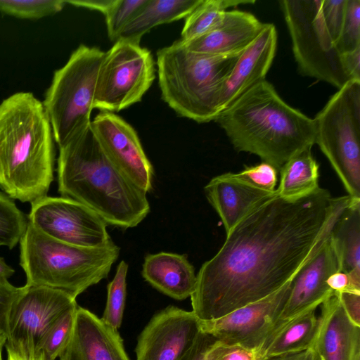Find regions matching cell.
I'll use <instances>...</instances> for the list:
<instances>
[{
	"label": "cell",
	"mask_w": 360,
	"mask_h": 360,
	"mask_svg": "<svg viewBox=\"0 0 360 360\" xmlns=\"http://www.w3.org/2000/svg\"><path fill=\"white\" fill-rule=\"evenodd\" d=\"M254 3L250 0H202L186 18L180 40L187 42L213 30L222 20L226 8Z\"/></svg>",
	"instance_id": "obj_27"
},
{
	"label": "cell",
	"mask_w": 360,
	"mask_h": 360,
	"mask_svg": "<svg viewBox=\"0 0 360 360\" xmlns=\"http://www.w3.org/2000/svg\"><path fill=\"white\" fill-rule=\"evenodd\" d=\"M356 360H360V357H359V358H358Z\"/></svg>",
	"instance_id": "obj_46"
},
{
	"label": "cell",
	"mask_w": 360,
	"mask_h": 360,
	"mask_svg": "<svg viewBox=\"0 0 360 360\" xmlns=\"http://www.w3.org/2000/svg\"><path fill=\"white\" fill-rule=\"evenodd\" d=\"M277 32L273 24L264 23L257 37L242 52L221 89L218 114L248 89L265 79L273 62Z\"/></svg>",
	"instance_id": "obj_20"
},
{
	"label": "cell",
	"mask_w": 360,
	"mask_h": 360,
	"mask_svg": "<svg viewBox=\"0 0 360 360\" xmlns=\"http://www.w3.org/2000/svg\"><path fill=\"white\" fill-rule=\"evenodd\" d=\"M19 243L27 285L60 290L75 298L108 277L120 252L113 241L98 248L63 243L29 222Z\"/></svg>",
	"instance_id": "obj_6"
},
{
	"label": "cell",
	"mask_w": 360,
	"mask_h": 360,
	"mask_svg": "<svg viewBox=\"0 0 360 360\" xmlns=\"http://www.w3.org/2000/svg\"><path fill=\"white\" fill-rule=\"evenodd\" d=\"M58 146L57 175L62 197L75 200L122 229L139 224L150 212L146 193L108 160L89 125Z\"/></svg>",
	"instance_id": "obj_2"
},
{
	"label": "cell",
	"mask_w": 360,
	"mask_h": 360,
	"mask_svg": "<svg viewBox=\"0 0 360 360\" xmlns=\"http://www.w3.org/2000/svg\"><path fill=\"white\" fill-rule=\"evenodd\" d=\"M148 0H113L106 13L108 37L117 41L124 27L131 20Z\"/></svg>",
	"instance_id": "obj_33"
},
{
	"label": "cell",
	"mask_w": 360,
	"mask_h": 360,
	"mask_svg": "<svg viewBox=\"0 0 360 360\" xmlns=\"http://www.w3.org/2000/svg\"><path fill=\"white\" fill-rule=\"evenodd\" d=\"M243 51L200 53L187 49L180 39L159 49L156 63L162 100L181 117L198 123L214 121L223 85Z\"/></svg>",
	"instance_id": "obj_5"
},
{
	"label": "cell",
	"mask_w": 360,
	"mask_h": 360,
	"mask_svg": "<svg viewBox=\"0 0 360 360\" xmlns=\"http://www.w3.org/2000/svg\"><path fill=\"white\" fill-rule=\"evenodd\" d=\"M92 131L112 164L136 186L153 189V168L134 129L114 112L101 111L91 122Z\"/></svg>",
	"instance_id": "obj_14"
},
{
	"label": "cell",
	"mask_w": 360,
	"mask_h": 360,
	"mask_svg": "<svg viewBox=\"0 0 360 360\" xmlns=\"http://www.w3.org/2000/svg\"><path fill=\"white\" fill-rule=\"evenodd\" d=\"M343 200L319 187L297 200L277 194L252 210L200 269L193 312L210 321L277 291L314 253Z\"/></svg>",
	"instance_id": "obj_1"
},
{
	"label": "cell",
	"mask_w": 360,
	"mask_h": 360,
	"mask_svg": "<svg viewBox=\"0 0 360 360\" xmlns=\"http://www.w3.org/2000/svg\"><path fill=\"white\" fill-rule=\"evenodd\" d=\"M321 306L311 346L318 360H356L360 357V326L347 316L338 293L333 292Z\"/></svg>",
	"instance_id": "obj_18"
},
{
	"label": "cell",
	"mask_w": 360,
	"mask_h": 360,
	"mask_svg": "<svg viewBox=\"0 0 360 360\" xmlns=\"http://www.w3.org/2000/svg\"><path fill=\"white\" fill-rule=\"evenodd\" d=\"M206 198L219 215L228 233L257 207L276 195L277 191L260 188L238 173L213 177L204 188Z\"/></svg>",
	"instance_id": "obj_19"
},
{
	"label": "cell",
	"mask_w": 360,
	"mask_h": 360,
	"mask_svg": "<svg viewBox=\"0 0 360 360\" xmlns=\"http://www.w3.org/2000/svg\"><path fill=\"white\" fill-rule=\"evenodd\" d=\"M54 138L43 103L31 92L0 103V188L13 200L32 203L53 180Z\"/></svg>",
	"instance_id": "obj_3"
},
{
	"label": "cell",
	"mask_w": 360,
	"mask_h": 360,
	"mask_svg": "<svg viewBox=\"0 0 360 360\" xmlns=\"http://www.w3.org/2000/svg\"><path fill=\"white\" fill-rule=\"evenodd\" d=\"M321 0L280 1L300 72L338 89L352 80L323 19Z\"/></svg>",
	"instance_id": "obj_9"
},
{
	"label": "cell",
	"mask_w": 360,
	"mask_h": 360,
	"mask_svg": "<svg viewBox=\"0 0 360 360\" xmlns=\"http://www.w3.org/2000/svg\"><path fill=\"white\" fill-rule=\"evenodd\" d=\"M345 69L352 80H360V48L342 54Z\"/></svg>",
	"instance_id": "obj_39"
},
{
	"label": "cell",
	"mask_w": 360,
	"mask_h": 360,
	"mask_svg": "<svg viewBox=\"0 0 360 360\" xmlns=\"http://www.w3.org/2000/svg\"><path fill=\"white\" fill-rule=\"evenodd\" d=\"M329 237L338 257L340 271H360V199L352 198L338 213Z\"/></svg>",
	"instance_id": "obj_24"
},
{
	"label": "cell",
	"mask_w": 360,
	"mask_h": 360,
	"mask_svg": "<svg viewBox=\"0 0 360 360\" xmlns=\"http://www.w3.org/2000/svg\"><path fill=\"white\" fill-rule=\"evenodd\" d=\"M264 23L254 15L238 10L226 11L219 24L209 32L187 42L189 51L224 55L244 51L259 34Z\"/></svg>",
	"instance_id": "obj_21"
},
{
	"label": "cell",
	"mask_w": 360,
	"mask_h": 360,
	"mask_svg": "<svg viewBox=\"0 0 360 360\" xmlns=\"http://www.w3.org/2000/svg\"><path fill=\"white\" fill-rule=\"evenodd\" d=\"M156 69L150 51L118 39L106 52L96 86L94 109L119 112L139 102L151 86Z\"/></svg>",
	"instance_id": "obj_10"
},
{
	"label": "cell",
	"mask_w": 360,
	"mask_h": 360,
	"mask_svg": "<svg viewBox=\"0 0 360 360\" xmlns=\"http://www.w3.org/2000/svg\"><path fill=\"white\" fill-rule=\"evenodd\" d=\"M317 308L314 306L292 318L278 321L255 349L257 360H268L309 348L318 326Z\"/></svg>",
	"instance_id": "obj_23"
},
{
	"label": "cell",
	"mask_w": 360,
	"mask_h": 360,
	"mask_svg": "<svg viewBox=\"0 0 360 360\" xmlns=\"http://www.w3.org/2000/svg\"><path fill=\"white\" fill-rule=\"evenodd\" d=\"M59 360H130L117 329L77 306L72 333Z\"/></svg>",
	"instance_id": "obj_17"
},
{
	"label": "cell",
	"mask_w": 360,
	"mask_h": 360,
	"mask_svg": "<svg viewBox=\"0 0 360 360\" xmlns=\"http://www.w3.org/2000/svg\"><path fill=\"white\" fill-rule=\"evenodd\" d=\"M104 55L99 48L81 44L54 72L42 103L58 145L90 124Z\"/></svg>",
	"instance_id": "obj_7"
},
{
	"label": "cell",
	"mask_w": 360,
	"mask_h": 360,
	"mask_svg": "<svg viewBox=\"0 0 360 360\" xmlns=\"http://www.w3.org/2000/svg\"><path fill=\"white\" fill-rule=\"evenodd\" d=\"M15 273L14 269L8 265L4 259L0 257V286H8V278Z\"/></svg>",
	"instance_id": "obj_44"
},
{
	"label": "cell",
	"mask_w": 360,
	"mask_h": 360,
	"mask_svg": "<svg viewBox=\"0 0 360 360\" xmlns=\"http://www.w3.org/2000/svg\"><path fill=\"white\" fill-rule=\"evenodd\" d=\"M216 340L202 330L192 347L179 360H205L207 349Z\"/></svg>",
	"instance_id": "obj_38"
},
{
	"label": "cell",
	"mask_w": 360,
	"mask_h": 360,
	"mask_svg": "<svg viewBox=\"0 0 360 360\" xmlns=\"http://www.w3.org/2000/svg\"><path fill=\"white\" fill-rule=\"evenodd\" d=\"M77 304L68 310L53 325L41 345V350L51 360H56L70 337Z\"/></svg>",
	"instance_id": "obj_32"
},
{
	"label": "cell",
	"mask_w": 360,
	"mask_h": 360,
	"mask_svg": "<svg viewBox=\"0 0 360 360\" xmlns=\"http://www.w3.org/2000/svg\"><path fill=\"white\" fill-rule=\"evenodd\" d=\"M319 165L307 148L288 160L279 169L278 195L297 200L314 192L319 186Z\"/></svg>",
	"instance_id": "obj_26"
},
{
	"label": "cell",
	"mask_w": 360,
	"mask_h": 360,
	"mask_svg": "<svg viewBox=\"0 0 360 360\" xmlns=\"http://www.w3.org/2000/svg\"><path fill=\"white\" fill-rule=\"evenodd\" d=\"M128 264L122 260L117 266L113 279L107 286L106 305L101 318L113 328L122 324L127 296Z\"/></svg>",
	"instance_id": "obj_29"
},
{
	"label": "cell",
	"mask_w": 360,
	"mask_h": 360,
	"mask_svg": "<svg viewBox=\"0 0 360 360\" xmlns=\"http://www.w3.org/2000/svg\"><path fill=\"white\" fill-rule=\"evenodd\" d=\"M6 348L7 360H51L41 350L32 352H21Z\"/></svg>",
	"instance_id": "obj_42"
},
{
	"label": "cell",
	"mask_w": 360,
	"mask_h": 360,
	"mask_svg": "<svg viewBox=\"0 0 360 360\" xmlns=\"http://www.w3.org/2000/svg\"><path fill=\"white\" fill-rule=\"evenodd\" d=\"M113 0H70L65 1L66 4H71L77 7H83L89 9L98 11L103 13H106Z\"/></svg>",
	"instance_id": "obj_41"
},
{
	"label": "cell",
	"mask_w": 360,
	"mask_h": 360,
	"mask_svg": "<svg viewBox=\"0 0 360 360\" xmlns=\"http://www.w3.org/2000/svg\"><path fill=\"white\" fill-rule=\"evenodd\" d=\"M236 150L259 156L277 170L315 143V124L287 104L264 79L214 118Z\"/></svg>",
	"instance_id": "obj_4"
},
{
	"label": "cell",
	"mask_w": 360,
	"mask_h": 360,
	"mask_svg": "<svg viewBox=\"0 0 360 360\" xmlns=\"http://www.w3.org/2000/svg\"><path fill=\"white\" fill-rule=\"evenodd\" d=\"M63 0H0V12L21 19L35 20L61 11Z\"/></svg>",
	"instance_id": "obj_30"
},
{
	"label": "cell",
	"mask_w": 360,
	"mask_h": 360,
	"mask_svg": "<svg viewBox=\"0 0 360 360\" xmlns=\"http://www.w3.org/2000/svg\"><path fill=\"white\" fill-rule=\"evenodd\" d=\"M77 304L76 298L60 290L19 287L8 314L5 347L21 352L41 350L51 328Z\"/></svg>",
	"instance_id": "obj_11"
},
{
	"label": "cell",
	"mask_w": 360,
	"mask_h": 360,
	"mask_svg": "<svg viewBox=\"0 0 360 360\" xmlns=\"http://www.w3.org/2000/svg\"><path fill=\"white\" fill-rule=\"evenodd\" d=\"M292 280L269 296L220 318L201 321L202 330L217 340L257 349L280 321Z\"/></svg>",
	"instance_id": "obj_13"
},
{
	"label": "cell",
	"mask_w": 360,
	"mask_h": 360,
	"mask_svg": "<svg viewBox=\"0 0 360 360\" xmlns=\"http://www.w3.org/2000/svg\"><path fill=\"white\" fill-rule=\"evenodd\" d=\"M205 360H257L255 349L216 340L205 354Z\"/></svg>",
	"instance_id": "obj_34"
},
{
	"label": "cell",
	"mask_w": 360,
	"mask_h": 360,
	"mask_svg": "<svg viewBox=\"0 0 360 360\" xmlns=\"http://www.w3.org/2000/svg\"><path fill=\"white\" fill-rule=\"evenodd\" d=\"M27 224V218L13 200L0 191V246L13 249L20 243Z\"/></svg>",
	"instance_id": "obj_28"
},
{
	"label": "cell",
	"mask_w": 360,
	"mask_h": 360,
	"mask_svg": "<svg viewBox=\"0 0 360 360\" xmlns=\"http://www.w3.org/2000/svg\"><path fill=\"white\" fill-rule=\"evenodd\" d=\"M327 284L333 292H340L349 290V276L348 274L338 271L328 278Z\"/></svg>",
	"instance_id": "obj_40"
},
{
	"label": "cell",
	"mask_w": 360,
	"mask_h": 360,
	"mask_svg": "<svg viewBox=\"0 0 360 360\" xmlns=\"http://www.w3.org/2000/svg\"><path fill=\"white\" fill-rule=\"evenodd\" d=\"M346 0H321V11L325 25L335 44L342 25Z\"/></svg>",
	"instance_id": "obj_36"
},
{
	"label": "cell",
	"mask_w": 360,
	"mask_h": 360,
	"mask_svg": "<svg viewBox=\"0 0 360 360\" xmlns=\"http://www.w3.org/2000/svg\"><path fill=\"white\" fill-rule=\"evenodd\" d=\"M315 143L348 195L360 199V80H350L314 119Z\"/></svg>",
	"instance_id": "obj_8"
},
{
	"label": "cell",
	"mask_w": 360,
	"mask_h": 360,
	"mask_svg": "<svg viewBox=\"0 0 360 360\" xmlns=\"http://www.w3.org/2000/svg\"><path fill=\"white\" fill-rule=\"evenodd\" d=\"M28 222L49 237L68 244L98 248L112 240L108 224L86 205L65 197L44 196L31 203Z\"/></svg>",
	"instance_id": "obj_12"
},
{
	"label": "cell",
	"mask_w": 360,
	"mask_h": 360,
	"mask_svg": "<svg viewBox=\"0 0 360 360\" xmlns=\"http://www.w3.org/2000/svg\"><path fill=\"white\" fill-rule=\"evenodd\" d=\"M7 340L6 334L0 330V360H3L2 352L3 348L5 347Z\"/></svg>",
	"instance_id": "obj_45"
},
{
	"label": "cell",
	"mask_w": 360,
	"mask_h": 360,
	"mask_svg": "<svg viewBox=\"0 0 360 360\" xmlns=\"http://www.w3.org/2000/svg\"><path fill=\"white\" fill-rule=\"evenodd\" d=\"M329 231L314 253L292 278L291 290L280 320L292 318L312 307L320 306L333 292L327 281L332 274L340 271V266Z\"/></svg>",
	"instance_id": "obj_16"
},
{
	"label": "cell",
	"mask_w": 360,
	"mask_h": 360,
	"mask_svg": "<svg viewBox=\"0 0 360 360\" xmlns=\"http://www.w3.org/2000/svg\"><path fill=\"white\" fill-rule=\"evenodd\" d=\"M202 331L193 311L169 306L155 314L139 336L136 360H179Z\"/></svg>",
	"instance_id": "obj_15"
},
{
	"label": "cell",
	"mask_w": 360,
	"mask_h": 360,
	"mask_svg": "<svg viewBox=\"0 0 360 360\" xmlns=\"http://www.w3.org/2000/svg\"><path fill=\"white\" fill-rule=\"evenodd\" d=\"M202 1L148 0L124 27L118 39L140 44L142 37L151 29L186 18Z\"/></svg>",
	"instance_id": "obj_25"
},
{
	"label": "cell",
	"mask_w": 360,
	"mask_h": 360,
	"mask_svg": "<svg viewBox=\"0 0 360 360\" xmlns=\"http://www.w3.org/2000/svg\"><path fill=\"white\" fill-rule=\"evenodd\" d=\"M338 293L347 316L355 325L360 326V292L345 290Z\"/></svg>",
	"instance_id": "obj_37"
},
{
	"label": "cell",
	"mask_w": 360,
	"mask_h": 360,
	"mask_svg": "<svg viewBox=\"0 0 360 360\" xmlns=\"http://www.w3.org/2000/svg\"><path fill=\"white\" fill-rule=\"evenodd\" d=\"M141 274L153 288L178 300L191 297L196 285L195 269L186 255L165 252L147 255Z\"/></svg>",
	"instance_id": "obj_22"
},
{
	"label": "cell",
	"mask_w": 360,
	"mask_h": 360,
	"mask_svg": "<svg viewBox=\"0 0 360 360\" xmlns=\"http://www.w3.org/2000/svg\"><path fill=\"white\" fill-rule=\"evenodd\" d=\"M335 46L340 54L360 48V0H346L344 20Z\"/></svg>",
	"instance_id": "obj_31"
},
{
	"label": "cell",
	"mask_w": 360,
	"mask_h": 360,
	"mask_svg": "<svg viewBox=\"0 0 360 360\" xmlns=\"http://www.w3.org/2000/svg\"><path fill=\"white\" fill-rule=\"evenodd\" d=\"M268 360H318L314 350L309 348L294 353L274 357Z\"/></svg>",
	"instance_id": "obj_43"
},
{
	"label": "cell",
	"mask_w": 360,
	"mask_h": 360,
	"mask_svg": "<svg viewBox=\"0 0 360 360\" xmlns=\"http://www.w3.org/2000/svg\"><path fill=\"white\" fill-rule=\"evenodd\" d=\"M238 174L264 190L274 191L278 181V170L271 165L262 162L258 165L245 167Z\"/></svg>",
	"instance_id": "obj_35"
}]
</instances>
